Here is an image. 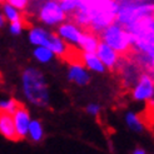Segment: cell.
Listing matches in <instances>:
<instances>
[{"label": "cell", "instance_id": "1", "mask_svg": "<svg viewBox=\"0 0 154 154\" xmlns=\"http://www.w3.org/2000/svg\"><path fill=\"white\" fill-rule=\"evenodd\" d=\"M21 85L24 97L30 104L38 108H47L49 105V85L39 69L26 68L21 74Z\"/></svg>", "mask_w": 154, "mask_h": 154}, {"label": "cell", "instance_id": "2", "mask_svg": "<svg viewBox=\"0 0 154 154\" xmlns=\"http://www.w3.org/2000/svg\"><path fill=\"white\" fill-rule=\"evenodd\" d=\"M132 36V49L154 57V17L153 14L138 19L125 26Z\"/></svg>", "mask_w": 154, "mask_h": 154}, {"label": "cell", "instance_id": "3", "mask_svg": "<svg viewBox=\"0 0 154 154\" xmlns=\"http://www.w3.org/2000/svg\"><path fill=\"white\" fill-rule=\"evenodd\" d=\"M100 36L102 42L112 47L119 55L132 50V36L129 32L123 25L115 21L102 30Z\"/></svg>", "mask_w": 154, "mask_h": 154}, {"label": "cell", "instance_id": "4", "mask_svg": "<svg viewBox=\"0 0 154 154\" xmlns=\"http://www.w3.org/2000/svg\"><path fill=\"white\" fill-rule=\"evenodd\" d=\"M154 11V5L152 3H138V2H127L123 3L122 5L119 4L117 18H115V23L128 26L129 24L137 21L145 15H150Z\"/></svg>", "mask_w": 154, "mask_h": 154}, {"label": "cell", "instance_id": "5", "mask_svg": "<svg viewBox=\"0 0 154 154\" xmlns=\"http://www.w3.org/2000/svg\"><path fill=\"white\" fill-rule=\"evenodd\" d=\"M119 3H117L115 0H110L105 6L100 8L98 10L90 11V29L95 33H100L103 29H105L108 25L113 24L117 18Z\"/></svg>", "mask_w": 154, "mask_h": 154}, {"label": "cell", "instance_id": "6", "mask_svg": "<svg viewBox=\"0 0 154 154\" xmlns=\"http://www.w3.org/2000/svg\"><path fill=\"white\" fill-rule=\"evenodd\" d=\"M66 18V14L64 10L60 8V4L57 0H49L40 9L39 13V19L45 25L54 26L61 24Z\"/></svg>", "mask_w": 154, "mask_h": 154}, {"label": "cell", "instance_id": "7", "mask_svg": "<svg viewBox=\"0 0 154 154\" xmlns=\"http://www.w3.org/2000/svg\"><path fill=\"white\" fill-rule=\"evenodd\" d=\"M154 97V80L148 73L140 74L133 88V98L137 102H152Z\"/></svg>", "mask_w": 154, "mask_h": 154}, {"label": "cell", "instance_id": "8", "mask_svg": "<svg viewBox=\"0 0 154 154\" xmlns=\"http://www.w3.org/2000/svg\"><path fill=\"white\" fill-rule=\"evenodd\" d=\"M13 120L15 132H17L18 139H24L28 137V128L30 124V113L24 105H20L17 110L13 113Z\"/></svg>", "mask_w": 154, "mask_h": 154}, {"label": "cell", "instance_id": "9", "mask_svg": "<svg viewBox=\"0 0 154 154\" xmlns=\"http://www.w3.org/2000/svg\"><path fill=\"white\" fill-rule=\"evenodd\" d=\"M95 54L104 64V66L106 69H109V70H114V69L117 68V65L119 64V54L112 47H109L106 43H104L102 40L98 44Z\"/></svg>", "mask_w": 154, "mask_h": 154}, {"label": "cell", "instance_id": "10", "mask_svg": "<svg viewBox=\"0 0 154 154\" xmlns=\"http://www.w3.org/2000/svg\"><path fill=\"white\" fill-rule=\"evenodd\" d=\"M82 33H83L82 28L79 25L74 24V23H63L58 28V35L65 43H69V44L78 45Z\"/></svg>", "mask_w": 154, "mask_h": 154}, {"label": "cell", "instance_id": "11", "mask_svg": "<svg viewBox=\"0 0 154 154\" xmlns=\"http://www.w3.org/2000/svg\"><path fill=\"white\" fill-rule=\"evenodd\" d=\"M68 79L69 82L75 83L76 85L84 87L90 82V74L88 73L87 68L80 63H72L68 70Z\"/></svg>", "mask_w": 154, "mask_h": 154}, {"label": "cell", "instance_id": "12", "mask_svg": "<svg viewBox=\"0 0 154 154\" xmlns=\"http://www.w3.org/2000/svg\"><path fill=\"white\" fill-rule=\"evenodd\" d=\"M0 134L8 140H18L17 132H15L13 114L0 112Z\"/></svg>", "mask_w": 154, "mask_h": 154}, {"label": "cell", "instance_id": "13", "mask_svg": "<svg viewBox=\"0 0 154 154\" xmlns=\"http://www.w3.org/2000/svg\"><path fill=\"white\" fill-rule=\"evenodd\" d=\"M82 61L84 63V66L89 70H93L95 73H104L106 70V68L104 66V64L100 61V59L98 58V55L95 53H87L83 51L82 54Z\"/></svg>", "mask_w": 154, "mask_h": 154}, {"label": "cell", "instance_id": "14", "mask_svg": "<svg viewBox=\"0 0 154 154\" xmlns=\"http://www.w3.org/2000/svg\"><path fill=\"white\" fill-rule=\"evenodd\" d=\"M47 48H49L57 57H61V58H64L66 51H68L66 43L63 39H61V38L58 34H55V33H50L49 34V39H48Z\"/></svg>", "mask_w": 154, "mask_h": 154}, {"label": "cell", "instance_id": "15", "mask_svg": "<svg viewBox=\"0 0 154 154\" xmlns=\"http://www.w3.org/2000/svg\"><path fill=\"white\" fill-rule=\"evenodd\" d=\"M99 38L93 33H82L78 45L82 48L83 51L87 53H95L97 47L99 44Z\"/></svg>", "mask_w": 154, "mask_h": 154}, {"label": "cell", "instance_id": "16", "mask_svg": "<svg viewBox=\"0 0 154 154\" xmlns=\"http://www.w3.org/2000/svg\"><path fill=\"white\" fill-rule=\"evenodd\" d=\"M49 32H47L43 28H33L29 32V42L34 47H47L48 39H49Z\"/></svg>", "mask_w": 154, "mask_h": 154}, {"label": "cell", "instance_id": "17", "mask_svg": "<svg viewBox=\"0 0 154 154\" xmlns=\"http://www.w3.org/2000/svg\"><path fill=\"white\" fill-rule=\"evenodd\" d=\"M33 57H34V59L38 61V63L48 64L54 59L55 54H54L49 48L39 45V47H35V49L33 50Z\"/></svg>", "mask_w": 154, "mask_h": 154}, {"label": "cell", "instance_id": "18", "mask_svg": "<svg viewBox=\"0 0 154 154\" xmlns=\"http://www.w3.org/2000/svg\"><path fill=\"white\" fill-rule=\"evenodd\" d=\"M28 135L30 137V139H32L33 142L39 143V142L43 140L44 129H43V124L38 119L30 120V124H29V128H28Z\"/></svg>", "mask_w": 154, "mask_h": 154}, {"label": "cell", "instance_id": "19", "mask_svg": "<svg viewBox=\"0 0 154 154\" xmlns=\"http://www.w3.org/2000/svg\"><path fill=\"white\" fill-rule=\"evenodd\" d=\"M125 123L130 130H133L135 133H142L144 130L143 122L139 118V115L133 113V112H128L125 114Z\"/></svg>", "mask_w": 154, "mask_h": 154}, {"label": "cell", "instance_id": "20", "mask_svg": "<svg viewBox=\"0 0 154 154\" xmlns=\"http://www.w3.org/2000/svg\"><path fill=\"white\" fill-rule=\"evenodd\" d=\"M20 105H21V104H20L18 100L13 99V98H10V99H4V100H0V112L13 114Z\"/></svg>", "mask_w": 154, "mask_h": 154}, {"label": "cell", "instance_id": "21", "mask_svg": "<svg viewBox=\"0 0 154 154\" xmlns=\"http://www.w3.org/2000/svg\"><path fill=\"white\" fill-rule=\"evenodd\" d=\"M3 14H4V17L6 20H9V21H19L21 20V15L19 13L18 9H15L14 6H11L10 4H4L3 6Z\"/></svg>", "mask_w": 154, "mask_h": 154}, {"label": "cell", "instance_id": "22", "mask_svg": "<svg viewBox=\"0 0 154 154\" xmlns=\"http://www.w3.org/2000/svg\"><path fill=\"white\" fill-rule=\"evenodd\" d=\"M60 8L64 10V13H73L79 5V0H60Z\"/></svg>", "mask_w": 154, "mask_h": 154}, {"label": "cell", "instance_id": "23", "mask_svg": "<svg viewBox=\"0 0 154 154\" xmlns=\"http://www.w3.org/2000/svg\"><path fill=\"white\" fill-rule=\"evenodd\" d=\"M6 3L18 10H25L29 5V0H6Z\"/></svg>", "mask_w": 154, "mask_h": 154}, {"label": "cell", "instance_id": "24", "mask_svg": "<svg viewBox=\"0 0 154 154\" xmlns=\"http://www.w3.org/2000/svg\"><path fill=\"white\" fill-rule=\"evenodd\" d=\"M9 32L13 35H20L21 32H23V23H21V20H19V21H10Z\"/></svg>", "mask_w": 154, "mask_h": 154}, {"label": "cell", "instance_id": "25", "mask_svg": "<svg viewBox=\"0 0 154 154\" xmlns=\"http://www.w3.org/2000/svg\"><path fill=\"white\" fill-rule=\"evenodd\" d=\"M85 112L89 114V115H93V117H97V115L100 113V105L97 104V103H90L87 105L85 108Z\"/></svg>", "mask_w": 154, "mask_h": 154}, {"label": "cell", "instance_id": "26", "mask_svg": "<svg viewBox=\"0 0 154 154\" xmlns=\"http://www.w3.org/2000/svg\"><path fill=\"white\" fill-rule=\"evenodd\" d=\"M5 21H6V19H5V17H4V14L0 13V29L4 28V25H5Z\"/></svg>", "mask_w": 154, "mask_h": 154}, {"label": "cell", "instance_id": "27", "mask_svg": "<svg viewBox=\"0 0 154 154\" xmlns=\"http://www.w3.org/2000/svg\"><path fill=\"white\" fill-rule=\"evenodd\" d=\"M147 152H145L143 148H137V149H134L133 150V154H145Z\"/></svg>", "mask_w": 154, "mask_h": 154}, {"label": "cell", "instance_id": "28", "mask_svg": "<svg viewBox=\"0 0 154 154\" xmlns=\"http://www.w3.org/2000/svg\"><path fill=\"white\" fill-rule=\"evenodd\" d=\"M0 2H3V0H0Z\"/></svg>", "mask_w": 154, "mask_h": 154}]
</instances>
